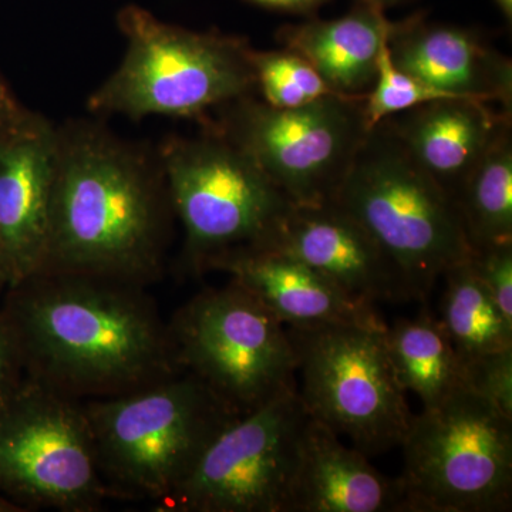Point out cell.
<instances>
[{
	"mask_svg": "<svg viewBox=\"0 0 512 512\" xmlns=\"http://www.w3.org/2000/svg\"><path fill=\"white\" fill-rule=\"evenodd\" d=\"M147 286L39 271L10 286L2 313L35 382L73 399L123 396L180 373Z\"/></svg>",
	"mask_w": 512,
	"mask_h": 512,
	"instance_id": "cell-1",
	"label": "cell"
},
{
	"mask_svg": "<svg viewBox=\"0 0 512 512\" xmlns=\"http://www.w3.org/2000/svg\"><path fill=\"white\" fill-rule=\"evenodd\" d=\"M174 217L160 165L96 124L59 128L40 271L104 276L148 288L163 278Z\"/></svg>",
	"mask_w": 512,
	"mask_h": 512,
	"instance_id": "cell-2",
	"label": "cell"
},
{
	"mask_svg": "<svg viewBox=\"0 0 512 512\" xmlns=\"http://www.w3.org/2000/svg\"><path fill=\"white\" fill-rule=\"evenodd\" d=\"M110 498L160 505L239 414L187 372L123 396L86 400Z\"/></svg>",
	"mask_w": 512,
	"mask_h": 512,
	"instance_id": "cell-3",
	"label": "cell"
},
{
	"mask_svg": "<svg viewBox=\"0 0 512 512\" xmlns=\"http://www.w3.org/2000/svg\"><path fill=\"white\" fill-rule=\"evenodd\" d=\"M126 55L89 100L97 114L202 119L239 97L256 94L249 46L242 37L170 25L136 5L117 15Z\"/></svg>",
	"mask_w": 512,
	"mask_h": 512,
	"instance_id": "cell-4",
	"label": "cell"
},
{
	"mask_svg": "<svg viewBox=\"0 0 512 512\" xmlns=\"http://www.w3.org/2000/svg\"><path fill=\"white\" fill-rule=\"evenodd\" d=\"M333 202L396 262L417 302L470 258L456 202L414 163L386 121L366 134Z\"/></svg>",
	"mask_w": 512,
	"mask_h": 512,
	"instance_id": "cell-5",
	"label": "cell"
},
{
	"mask_svg": "<svg viewBox=\"0 0 512 512\" xmlns=\"http://www.w3.org/2000/svg\"><path fill=\"white\" fill-rule=\"evenodd\" d=\"M175 218L184 228L185 274H208L218 259L266 247L293 202L234 144L204 128L174 137L161 151Z\"/></svg>",
	"mask_w": 512,
	"mask_h": 512,
	"instance_id": "cell-6",
	"label": "cell"
},
{
	"mask_svg": "<svg viewBox=\"0 0 512 512\" xmlns=\"http://www.w3.org/2000/svg\"><path fill=\"white\" fill-rule=\"evenodd\" d=\"M406 512L512 505V419L467 387L413 416L402 446Z\"/></svg>",
	"mask_w": 512,
	"mask_h": 512,
	"instance_id": "cell-7",
	"label": "cell"
},
{
	"mask_svg": "<svg viewBox=\"0 0 512 512\" xmlns=\"http://www.w3.org/2000/svg\"><path fill=\"white\" fill-rule=\"evenodd\" d=\"M167 323L181 372L239 416L298 384L288 329L237 282L197 293Z\"/></svg>",
	"mask_w": 512,
	"mask_h": 512,
	"instance_id": "cell-8",
	"label": "cell"
},
{
	"mask_svg": "<svg viewBox=\"0 0 512 512\" xmlns=\"http://www.w3.org/2000/svg\"><path fill=\"white\" fill-rule=\"evenodd\" d=\"M366 96L330 94L295 109H276L251 96L222 104L205 128L234 144L295 205L335 201L369 133Z\"/></svg>",
	"mask_w": 512,
	"mask_h": 512,
	"instance_id": "cell-9",
	"label": "cell"
},
{
	"mask_svg": "<svg viewBox=\"0 0 512 512\" xmlns=\"http://www.w3.org/2000/svg\"><path fill=\"white\" fill-rule=\"evenodd\" d=\"M386 328L286 326L306 412L367 457L402 446L414 416L387 356Z\"/></svg>",
	"mask_w": 512,
	"mask_h": 512,
	"instance_id": "cell-10",
	"label": "cell"
},
{
	"mask_svg": "<svg viewBox=\"0 0 512 512\" xmlns=\"http://www.w3.org/2000/svg\"><path fill=\"white\" fill-rule=\"evenodd\" d=\"M0 494L23 511L101 510L110 494L82 400L26 377L0 404Z\"/></svg>",
	"mask_w": 512,
	"mask_h": 512,
	"instance_id": "cell-11",
	"label": "cell"
},
{
	"mask_svg": "<svg viewBox=\"0 0 512 512\" xmlns=\"http://www.w3.org/2000/svg\"><path fill=\"white\" fill-rule=\"evenodd\" d=\"M309 414L296 387L222 430L161 512H285Z\"/></svg>",
	"mask_w": 512,
	"mask_h": 512,
	"instance_id": "cell-12",
	"label": "cell"
},
{
	"mask_svg": "<svg viewBox=\"0 0 512 512\" xmlns=\"http://www.w3.org/2000/svg\"><path fill=\"white\" fill-rule=\"evenodd\" d=\"M262 249L305 262L360 301L372 305L417 302L396 262L336 202L293 205Z\"/></svg>",
	"mask_w": 512,
	"mask_h": 512,
	"instance_id": "cell-13",
	"label": "cell"
},
{
	"mask_svg": "<svg viewBox=\"0 0 512 512\" xmlns=\"http://www.w3.org/2000/svg\"><path fill=\"white\" fill-rule=\"evenodd\" d=\"M59 128L29 111L0 136V251L12 285L45 261Z\"/></svg>",
	"mask_w": 512,
	"mask_h": 512,
	"instance_id": "cell-14",
	"label": "cell"
},
{
	"mask_svg": "<svg viewBox=\"0 0 512 512\" xmlns=\"http://www.w3.org/2000/svg\"><path fill=\"white\" fill-rule=\"evenodd\" d=\"M389 53L397 69L454 97L498 103L512 113V63L477 30L427 22L417 12L396 22Z\"/></svg>",
	"mask_w": 512,
	"mask_h": 512,
	"instance_id": "cell-15",
	"label": "cell"
},
{
	"mask_svg": "<svg viewBox=\"0 0 512 512\" xmlns=\"http://www.w3.org/2000/svg\"><path fill=\"white\" fill-rule=\"evenodd\" d=\"M208 272H224L289 328L359 325L384 329L375 305L353 298L305 262L271 249L239 251Z\"/></svg>",
	"mask_w": 512,
	"mask_h": 512,
	"instance_id": "cell-16",
	"label": "cell"
},
{
	"mask_svg": "<svg viewBox=\"0 0 512 512\" xmlns=\"http://www.w3.org/2000/svg\"><path fill=\"white\" fill-rule=\"evenodd\" d=\"M285 512H406L400 478L384 476L309 416L299 443Z\"/></svg>",
	"mask_w": 512,
	"mask_h": 512,
	"instance_id": "cell-17",
	"label": "cell"
},
{
	"mask_svg": "<svg viewBox=\"0 0 512 512\" xmlns=\"http://www.w3.org/2000/svg\"><path fill=\"white\" fill-rule=\"evenodd\" d=\"M414 163L454 202L512 113L471 99H441L384 119Z\"/></svg>",
	"mask_w": 512,
	"mask_h": 512,
	"instance_id": "cell-18",
	"label": "cell"
},
{
	"mask_svg": "<svg viewBox=\"0 0 512 512\" xmlns=\"http://www.w3.org/2000/svg\"><path fill=\"white\" fill-rule=\"evenodd\" d=\"M384 12L370 3L355 2L342 18L312 16L282 26L276 39L308 60L333 92L366 96L375 84L380 53L396 26Z\"/></svg>",
	"mask_w": 512,
	"mask_h": 512,
	"instance_id": "cell-19",
	"label": "cell"
},
{
	"mask_svg": "<svg viewBox=\"0 0 512 512\" xmlns=\"http://www.w3.org/2000/svg\"><path fill=\"white\" fill-rule=\"evenodd\" d=\"M384 346L397 383L420 397L423 409L446 400L464 384L463 363L439 318L423 309L384 330Z\"/></svg>",
	"mask_w": 512,
	"mask_h": 512,
	"instance_id": "cell-20",
	"label": "cell"
},
{
	"mask_svg": "<svg viewBox=\"0 0 512 512\" xmlns=\"http://www.w3.org/2000/svg\"><path fill=\"white\" fill-rule=\"evenodd\" d=\"M456 204L471 251L512 242V123L495 137Z\"/></svg>",
	"mask_w": 512,
	"mask_h": 512,
	"instance_id": "cell-21",
	"label": "cell"
},
{
	"mask_svg": "<svg viewBox=\"0 0 512 512\" xmlns=\"http://www.w3.org/2000/svg\"><path fill=\"white\" fill-rule=\"evenodd\" d=\"M439 320L461 363L487 353L512 349V323L464 261L443 274Z\"/></svg>",
	"mask_w": 512,
	"mask_h": 512,
	"instance_id": "cell-22",
	"label": "cell"
},
{
	"mask_svg": "<svg viewBox=\"0 0 512 512\" xmlns=\"http://www.w3.org/2000/svg\"><path fill=\"white\" fill-rule=\"evenodd\" d=\"M256 93L276 109H295L330 96L328 83L308 60L289 49L259 52L252 49Z\"/></svg>",
	"mask_w": 512,
	"mask_h": 512,
	"instance_id": "cell-23",
	"label": "cell"
},
{
	"mask_svg": "<svg viewBox=\"0 0 512 512\" xmlns=\"http://www.w3.org/2000/svg\"><path fill=\"white\" fill-rule=\"evenodd\" d=\"M441 99L454 97L447 96L429 84L397 69L390 57L389 42L383 46L377 62L375 84L365 97V114L370 128L394 114Z\"/></svg>",
	"mask_w": 512,
	"mask_h": 512,
	"instance_id": "cell-24",
	"label": "cell"
},
{
	"mask_svg": "<svg viewBox=\"0 0 512 512\" xmlns=\"http://www.w3.org/2000/svg\"><path fill=\"white\" fill-rule=\"evenodd\" d=\"M464 384L512 419V349L463 363Z\"/></svg>",
	"mask_w": 512,
	"mask_h": 512,
	"instance_id": "cell-25",
	"label": "cell"
},
{
	"mask_svg": "<svg viewBox=\"0 0 512 512\" xmlns=\"http://www.w3.org/2000/svg\"><path fill=\"white\" fill-rule=\"evenodd\" d=\"M468 262L505 319L512 323V242L471 251Z\"/></svg>",
	"mask_w": 512,
	"mask_h": 512,
	"instance_id": "cell-26",
	"label": "cell"
},
{
	"mask_svg": "<svg viewBox=\"0 0 512 512\" xmlns=\"http://www.w3.org/2000/svg\"><path fill=\"white\" fill-rule=\"evenodd\" d=\"M26 377L15 338L5 316L0 312V404L22 386Z\"/></svg>",
	"mask_w": 512,
	"mask_h": 512,
	"instance_id": "cell-27",
	"label": "cell"
},
{
	"mask_svg": "<svg viewBox=\"0 0 512 512\" xmlns=\"http://www.w3.org/2000/svg\"><path fill=\"white\" fill-rule=\"evenodd\" d=\"M247 2L259 6V8L275 10V12L312 18L330 0H247Z\"/></svg>",
	"mask_w": 512,
	"mask_h": 512,
	"instance_id": "cell-28",
	"label": "cell"
},
{
	"mask_svg": "<svg viewBox=\"0 0 512 512\" xmlns=\"http://www.w3.org/2000/svg\"><path fill=\"white\" fill-rule=\"evenodd\" d=\"M28 113L29 110L20 106L0 76V136L19 124Z\"/></svg>",
	"mask_w": 512,
	"mask_h": 512,
	"instance_id": "cell-29",
	"label": "cell"
},
{
	"mask_svg": "<svg viewBox=\"0 0 512 512\" xmlns=\"http://www.w3.org/2000/svg\"><path fill=\"white\" fill-rule=\"evenodd\" d=\"M10 285H12V276H10L8 264L0 251V293L8 291Z\"/></svg>",
	"mask_w": 512,
	"mask_h": 512,
	"instance_id": "cell-30",
	"label": "cell"
},
{
	"mask_svg": "<svg viewBox=\"0 0 512 512\" xmlns=\"http://www.w3.org/2000/svg\"><path fill=\"white\" fill-rule=\"evenodd\" d=\"M353 2L370 3V5L377 6V8L386 10L393 8V6L403 5V3L412 2V0H353Z\"/></svg>",
	"mask_w": 512,
	"mask_h": 512,
	"instance_id": "cell-31",
	"label": "cell"
},
{
	"mask_svg": "<svg viewBox=\"0 0 512 512\" xmlns=\"http://www.w3.org/2000/svg\"><path fill=\"white\" fill-rule=\"evenodd\" d=\"M497 8L500 9V12L503 13L504 19L507 20L508 23H512V0H494Z\"/></svg>",
	"mask_w": 512,
	"mask_h": 512,
	"instance_id": "cell-32",
	"label": "cell"
},
{
	"mask_svg": "<svg viewBox=\"0 0 512 512\" xmlns=\"http://www.w3.org/2000/svg\"><path fill=\"white\" fill-rule=\"evenodd\" d=\"M23 511L22 508L19 507V505H16L13 503V501H10L8 497H5V495L0 494V512H20Z\"/></svg>",
	"mask_w": 512,
	"mask_h": 512,
	"instance_id": "cell-33",
	"label": "cell"
}]
</instances>
